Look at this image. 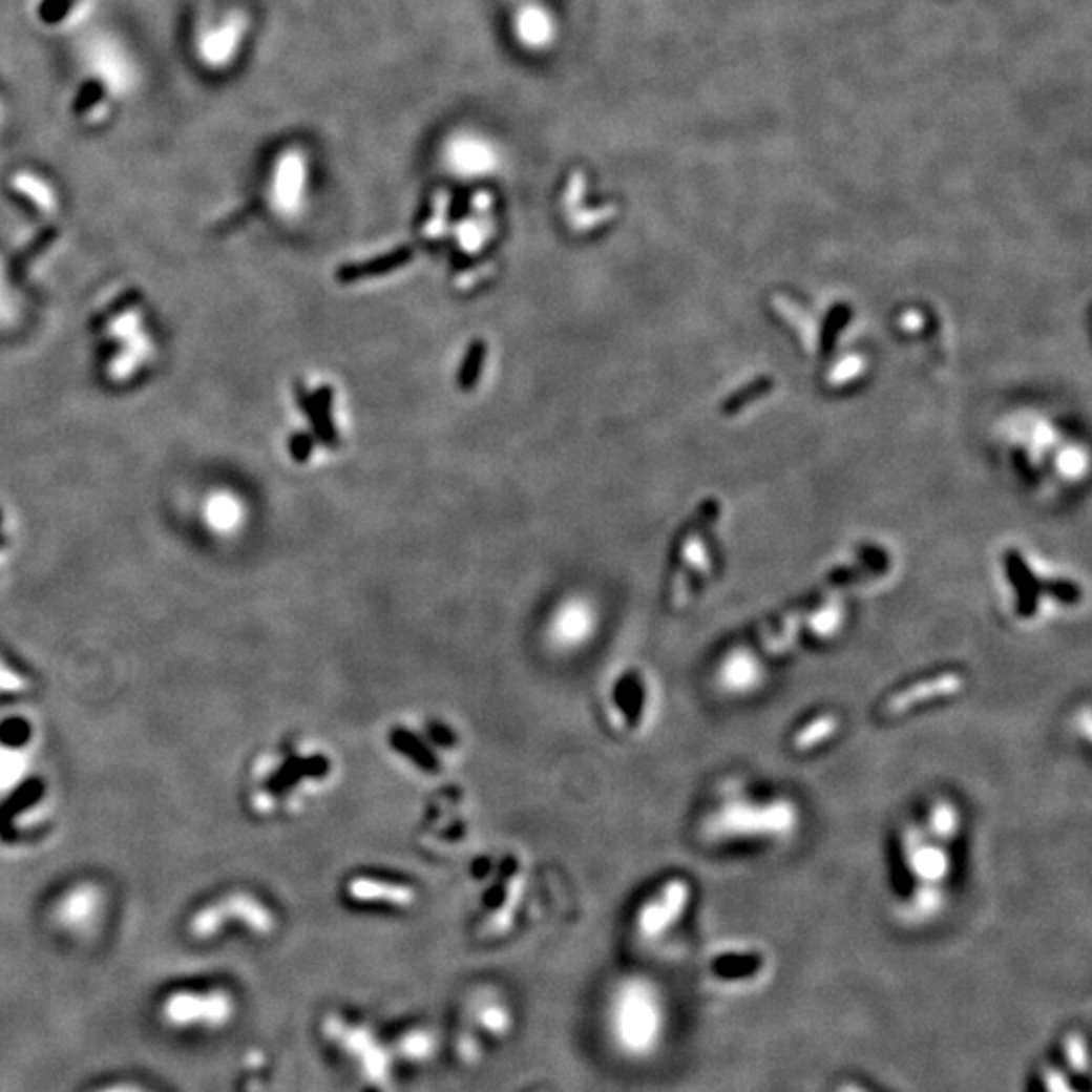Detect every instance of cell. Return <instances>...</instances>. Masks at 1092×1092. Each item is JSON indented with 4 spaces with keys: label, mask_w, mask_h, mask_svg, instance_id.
<instances>
[{
    "label": "cell",
    "mask_w": 1092,
    "mask_h": 1092,
    "mask_svg": "<svg viewBox=\"0 0 1092 1092\" xmlns=\"http://www.w3.org/2000/svg\"><path fill=\"white\" fill-rule=\"evenodd\" d=\"M342 779V763L332 744L298 737L261 751L249 766L247 803L259 818L298 816Z\"/></svg>",
    "instance_id": "cell-1"
},
{
    "label": "cell",
    "mask_w": 1092,
    "mask_h": 1092,
    "mask_svg": "<svg viewBox=\"0 0 1092 1092\" xmlns=\"http://www.w3.org/2000/svg\"><path fill=\"white\" fill-rule=\"evenodd\" d=\"M799 823L801 810L792 795L731 779L712 793L698 832L718 846H773L792 840Z\"/></svg>",
    "instance_id": "cell-2"
},
{
    "label": "cell",
    "mask_w": 1092,
    "mask_h": 1092,
    "mask_svg": "<svg viewBox=\"0 0 1092 1092\" xmlns=\"http://www.w3.org/2000/svg\"><path fill=\"white\" fill-rule=\"evenodd\" d=\"M956 847L915 818L902 821L890 846V892L906 917L925 921L943 910L956 878Z\"/></svg>",
    "instance_id": "cell-3"
},
{
    "label": "cell",
    "mask_w": 1092,
    "mask_h": 1092,
    "mask_svg": "<svg viewBox=\"0 0 1092 1092\" xmlns=\"http://www.w3.org/2000/svg\"><path fill=\"white\" fill-rule=\"evenodd\" d=\"M605 1034L620 1054L646 1058L662 1040L666 1013L657 985L642 975L615 983L605 1004Z\"/></svg>",
    "instance_id": "cell-4"
},
{
    "label": "cell",
    "mask_w": 1092,
    "mask_h": 1092,
    "mask_svg": "<svg viewBox=\"0 0 1092 1092\" xmlns=\"http://www.w3.org/2000/svg\"><path fill=\"white\" fill-rule=\"evenodd\" d=\"M388 755L419 777H443L464 759L462 733L434 716H403L384 733Z\"/></svg>",
    "instance_id": "cell-5"
},
{
    "label": "cell",
    "mask_w": 1092,
    "mask_h": 1092,
    "mask_svg": "<svg viewBox=\"0 0 1092 1092\" xmlns=\"http://www.w3.org/2000/svg\"><path fill=\"white\" fill-rule=\"evenodd\" d=\"M659 702L654 672L637 662L617 664L601 684V716L615 737H646L657 722Z\"/></svg>",
    "instance_id": "cell-6"
},
{
    "label": "cell",
    "mask_w": 1092,
    "mask_h": 1092,
    "mask_svg": "<svg viewBox=\"0 0 1092 1092\" xmlns=\"http://www.w3.org/2000/svg\"><path fill=\"white\" fill-rule=\"evenodd\" d=\"M482 886L478 892V932L484 939H500L517 927L526 899L528 868L517 852H504L476 868Z\"/></svg>",
    "instance_id": "cell-7"
},
{
    "label": "cell",
    "mask_w": 1092,
    "mask_h": 1092,
    "mask_svg": "<svg viewBox=\"0 0 1092 1092\" xmlns=\"http://www.w3.org/2000/svg\"><path fill=\"white\" fill-rule=\"evenodd\" d=\"M229 927L244 928L255 937H270L277 928V917L257 895L233 890L203 904L189 921V932L198 941H209Z\"/></svg>",
    "instance_id": "cell-8"
},
{
    "label": "cell",
    "mask_w": 1092,
    "mask_h": 1092,
    "mask_svg": "<svg viewBox=\"0 0 1092 1092\" xmlns=\"http://www.w3.org/2000/svg\"><path fill=\"white\" fill-rule=\"evenodd\" d=\"M967 686H969V676L963 668H959V666L937 668L932 672L919 674L912 680L892 688L880 700L876 714L884 722H897L912 714H919L921 710L932 709V707L945 705L949 700H956L961 694H965Z\"/></svg>",
    "instance_id": "cell-9"
},
{
    "label": "cell",
    "mask_w": 1092,
    "mask_h": 1092,
    "mask_svg": "<svg viewBox=\"0 0 1092 1092\" xmlns=\"http://www.w3.org/2000/svg\"><path fill=\"white\" fill-rule=\"evenodd\" d=\"M696 899L694 882L684 874L659 880L633 912V928L644 941H659L688 917Z\"/></svg>",
    "instance_id": "cell-10"
},
{
    "label": "cell",
    "mask_w": 1092,
    "mask_h": 1092,
    "mask_svg": "<svg viewBox=\"0 0 1092 1092\" xmlns=\"http://www.w3.org/2000/svg\"><path fill=\"white\" fill-rule=\"evenodd\" d=\"M600 611L587 597H567L561 601L548 615L543 639L550 654H581L597 637Z\"/></svg>",
    "instance_id": "cell-11"
},
{
    "label": "cell",
    "mask_w": 1092,
    "mask_h": 1092,
    "mask_svg": "<svg viewBox=\"0 0 1092 1092\" xmlns=\"http://www.w3.org/2000/svg\"><path fill=\"white\" fill-rule=\"evenodd\" d=\"M163 1017L174 1028L215 1030L225 1026L233 1011V998L223 989H183L170 993L163 1004Z\"/></svg>",
    "instance_id": "cell-12"
},
{
    "label": "cell",
    "mask_w": 1092,
    "mask_h": 1092,
    "mask_svg": "<svg viewBox=\"0 0 1092 1092\" xmlns=\"http://www.w3.org/2000/svg\"><path fill=\"white\" fill-rule=\"evenodd\" d=\"M344 899L360 908H381L393 912L413 910L419 902V888L403 878L358 873L346 878Z\"/></svg>",
    "instance_id": "cell-13"
},
{
    "label": "cell",
    "mask_w": 1092,
    "mask_h": 1092,
    "mask_svg": "<svg viewBox=\"0 0 1092 1092\" xmlns=\"http://www.w3.org/2000/svg\"><path fill=\"white\" fill-rule=\"evenodd\" d=\"M104 908V890L93 882H78L55 901L54 921L67 932L85 934L100 923Z\"/></svg>",
    "instance_id": "cell-14"
},
{
    "label": "cell",
    "mask_w": 1092,
    "mask_h": 1092,
    "mask_svg": "<svg viewBox=\"0 0 1092 1092\" xmlns=\"http://www.w3.org/2000/svg\"><path fill=\"white\" fill-rule=\"evenodd\" d=\"M474 812L462 793L445 795L437 803L436 812L427 818L423 840L429 847H454L464 844L465 836L471 832Z\"/></svg>",
    "instance_id": "cell-15"
},
{
    "label": "cell",
    "mask_w": 1092,
    "mask_h": 1092,
    "mask_svg": "<svg viewBox=\"0 0 1092 1092\" xmlns=\"http://www.w3.org/2000/svg\"><path fill=\"white\" fill-rule=\"evenodd\" d=\"M714 678L718 688L731 696H744L749 692H755L764 680L761 652H757L751 646L729 650L716 664Z\"/></svg>",
    "instance_id": "cell-16"
},
{
    "label": "cell",
    "mask_w": 1092,
    "mask_h": 1092,
    "mask_svg": "<svg viewBox=\"0 0 1092 1092\" xmlns=\"http://www.w3.org/2000/svg\"><path fill=\"white\" fill-rule=\"evenodd\" d=\"M844 731V718L838 710H814L803 716L788 735V749L795 757H812L832 747Z\"/></svg>",
    "instance_id": "cell-17"
},
{
    "label": "cell",
    "mask_w": 1092,
    "mask_h": 1092,
    "mask_svg": "<svg viewBox=\"0 0 1092 1092\" xmlns=\"http://www.w3.org/2000/svg\"><path fill=\"white\" fill-rule=\"evenodd\" d=\"M33 766V744L25 727H6L0 733V797L25 785Z\"/></svg>",
    "instance_id": "cell-18"
},
{
    "label": "cell",
    "mask_w": 1092,
    "mask_h": 1092,
    "mask_svg": "<svg viewBox=\"0 0 1092 1092\" xmlns=\"http://www.w3.org/2000/svg\"><path fill=\"white\" fill-rule=\"evenodd\" d=\"M467 1017L476 1032L488 1040H504L512 1032V1008L494 989H478L467 1002Z\"/></svg>",
    "instance_id": "cell-19"
},
{
    "label": "cell",
    "mask_w": 1092,
    "mask_h": 1092,
    "mask_svg": "<svg viewBox=\"0 0 1092 1092\" xmlns=\"http://www.w3.org/2000/svg\"><path fill=\"white\" fill-rule=\"evenodd\" d=\"M449 161L462 174H482L494 168L496 154L488 144H482L480 140H460L449 148Z\"/></svg>",
    "instance_id": "cell-20"
},
{
    "label": "cell",
    "mask_w": 1092,
    "mask_h": 1092,
    "mask_svg": "<svg viewBox=\"0 0 1092 1092\" xmlns=\"http://www.w3.org/2000/svg\"><path fill=\"white\" fill-rule=\"evenodd\" d=\"M239 39H242V27L237 21H229L220 27L211 28L198 49L205 57V61L209 63H225L227 59H231L233 51L239 47Z\"/></svg>",
    "instance_id": "cell-21"
},
{
    "label": "cell",
    "mask_w": 1092,
    "mask_h": 1092,
    "mask_svg": "<svg viewBox=\"0 0 1092 1092\" xmlns=\"http://www.w3.org/2000/svg\"><path fill=\"white\" fill-rule=\"evenodd\" d=\"M763 967V959L757 953H722L712 961V969L718 978L742 980L757 973Z\"/></svg>",
    "instance_id": "cell-22"
},
{
    "label": "cell",
    "mask_w": 1092,
    "mask_h": 1092,
    "mask_svg": "<svg viewBox=\"0 0 1092 1092\" xmlns=\"http://www.w3.org/2000/svg\"><path fill=\"white\" fill-rule=\"evenodd\" d=\"M301 185H303V174H301V164L296 159L279 164L277 178H275V196L281 207H294L298 203Z\"/></svg>",
    "instance_id": "cell-23"
},
{
    "label": "cell",
    "mask_w": 1092,
    "mask_h": 1092,
    "mask_svg": "<svg viewBox=\"0 0 1092 1092\" xmlns=\"http://www.w3.org/2000/svg\"><path fill=\"white\" fill-rule=\"evenodd\" d=\"M27 678L15 670L6 659L0 657V696L8 694H21L27 690Z\"/></svg>",
    "instance_id": "cell-24"
},
{
    "label": "cell",
    "mask_w": 1092,
    "mask_h": 1092,
    "mask_svg": "<svg viewBox=\"0 0 1092 1092\" xmlns=\"http://www.w3.org/2000/svg\"><path fill=\"white\" fill-rule=\"evenodd\" d=\"M1066 1058L1070 1066L1078 1072H1087L1089 1068V1052H1087V1044L1080 1034H1070L1066 1037L1065 1044Z\"/></svg>",
    "instance_id": "cell-25"
},
{
    "label": "cell",
    "mask_w": 1092,
    "mask_h": 1092,
    "mask_svg": "<svg viewBox=\"0 0 1092 1092\" xmlns=\"http://www.w3.org/2000/svg\"><path fill=\"white\" fill-rule=\"evenodd\" d=\"M1042 1080H1044L1046 1092H1078L1070 1087L1068 1078L1056 1068H1046L1042 1072Z\"/></svg>",
    "instance_id": "cell-26"
},
{
    "label": "cell",
    "mask_w": 1092,
    "mask_h": 1092,
    "mask_svg": "<svg viewBox=\"0 0 1092 1092\" xmlns=\"http://www.w3.org/2000/svg\"><path fill=\"white\" fill-rule=\"evenodd\" d=\"M96 1092H150V1091H146V1089H142V1087H134V1085H128V1083H124V1085H111V1087H104V1089H100V1091H96Z\"/></svg>",
    "instance_id": "cell-27"
},
{
    "label": "cell",
    "mask_w": 1092,
    "mask_h": 1092,
    "mask_svg": "<svg viewBox=\"0 0 1092 1092\" xmlns=\"http://www.w3.org/2000/svg\"><path fill=\"white\" fill-rule=\"evenodd\" d=\"M838 1092H868V1091H864V1089H860V1087H856V1085H844V1087H842V1089H840V1091H838Z\"/></svg>",
    "instance_id": "cell-28"
}]
</instances>
